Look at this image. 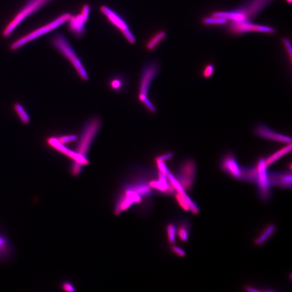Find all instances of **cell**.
I'll use <instances>...</instances> for the list:
<instances>
[{
    "label": "cell",
    "mask_w": 292,
    "mask_h": 292,
    "mask_svg": "<svg viewBox=\"0 0 292 292\" xmlns=\"http://www.w3.org/2000/svg\"><path fill=\"white\" fill-rule=\"evenodd\" d=\"M159 70L157 63H149L144 68L141 77L139 99L152 113H155L156 109L152 102L148 99L147 94L150 84L158 75Z\"/></svg>",
    "instance_id": "cell-4"
},
{
    "label": "cell",
    "mask_w": 292,
    "mask_h": 292,
    "mask_svg": "<svg viewBox=\"0 0 292 292\" xmlns=\"http://www.w3.org/2000/svg\"><path fill=\"white\" fill-rule=\"evenodd\" d=\"M68 22L69 23L68 27H69L71 32L75 36L81 37L84 35L87 22L80 13L76 16H72Z\"/></svg>",
    "instance_id": "cell-15"
},
{
    "label": "cell",
    "mask_w": 292,
    "mask_h": 292,
    "mask_svg": "<svg viewBox=\"0 0 292 292\" xmlns=\"http://www.w3.org/2000/svg\"><path fill=\"white\" fill-rule=\"evenodd\" d=\"M173 252L179 256L184 257L186 255V253L182 249L176 246H173L172 247Z\"/></svg>",
    "instance_id": "cell-34"
},
{
    "label": "cell",
    "mask_w": 292,
    "mask_h": 292,
    "mask_svg": "<svg viewBox=\"0 0 292 292\" xmlns=\"http://www.w3.org/2000/svg\"><path fill=\"white\" fill-rule=\"evenodd\" d=\"M272 0H248L242 6L233 11L216 12L215 16L225 18L230 21H251L264 9Z\"/></svg>",
    "instance_id": "cell-1"
},
{
    "label": "cell",
    "mask_w": 292,
    "mask_h": 292,
    "mask_svg": "<svg viewBox=\"0 0 292 292\" xmlns=\"http://www.w3.org/2000/svg\"><path fill=\"white\" fill-rule=\"evenodd\" d=\"M167 33L164 31H160L151 36L146 43V48L148 51H153L157 48L166 37Z\"/></svg>",
    "instance_id": "cell-17"
},
{
    "label": "cell",
    "mask_w": 292,
    "mask_h": 292,
    "mask_svg": "<svg viewBox=\"0 0 292 292\" xmlns=\"http://www.w3.org/2000/svg\"><path fill=\"white\" fill-rule=\"evenodd\" d=\"M255 133L259 137L276 142L291 144L292 139L286 135L276 132L267 126L260 124L255 128Z\"/></svg>",
    "instance_id": "cell-12"
},
{
    "label": "cell",
    "mask_w": 292,
    "mask_h": 292,
    "mask_svg": "<svg viewBox=\"0 0 292 292\" xmlns=\"http://www.w3.org/2000/svg\"><path fill=\"white\" fill-rule=\"evenodd\" d=\"M286 1L287 3L291 4V2H292V0H286Z\"/></svg>",
    "instance_id": "cell-38"
},
{
    "label": "cell",
    "mask_w": 292,
    "mask_h": 292,
    "mask_svg": "<svg viewBox=\"0 0 292 292\" xmlns=\"http://www.w3.org/2000/svg\"><path fill=\"white\" fill-rule=\"evenodd\" d=\"M48 145L54 149L67 156L68 158L72 159L73 162L79 164L83 166L89 164L90 162L87 158L82 157L78 155L74 150H72L66 147L65 145L58 142L56 136L48 138L47 140Z\"/></svg>",
    "instance_id": "cell-11"
},
{
    "label": "cell",
    "mask_w": 292,
    "mask_h": 292,
    "mask_svg": "<svg viewBox=\"0 0 292 292\" xmlns=\"http://www.w3.org/2000/svg\"><path fill=\"white\" fill-rule=\"evenodd\" d=\"M101 121L99 118L90 120L85 126L75 152L83 157L87 158L91 146L100 128Z\"/></svg>",
    "instance_id": "cell-5"
},
{
    "label": "cell",
    "mask_w": 292,
    "mask_h": 292,
    "mask_svg": "<svg viewBox=\"0 0 292 292\" xmlns=\"http://www.w3.org/2000/svg\"><path fill=\"white\" fill-rule=\"evenodd\" d=\"M52 43L56 50L70 62L81 79L84 81L89 80V74L84 65L67 38L61 34H57L53 38Z\"/></svg>",
    "instance_id": "cell-2"
},
{
    "label": "cell",
    "mask_w": 292,
    "mask_h": 292,
    "mask_svg": "<svg viewBox=\"0 0 292 292\" xmlns=\"http://www.w3.org/2000/svg\"><path fill=\"white\" fill-rule=\"evenodd\" d=\"M56 138L58 142L65 145L76 141L78 139V136L73 134L66 135L57 136Z\"/></svg>",
    "instance_id": "cell-27"
},
{
    "label": "cell",
    "mask_w": 292,
    "mask_h": 292,
    "mask_svg": "<svg viewBox=\"0 0 292 292\" xmlns=\"http://www.w3.org/2000/svg\"><path fill=\"white\" fill-rule=\"evenodd\" d=\"M178 235L180 240L183 242L187 241L189 237L188 227L184 224H182L178 230Z\"/></svg>",
    "instance_id": "cell-25"
},
{
    "label": "cell",
    "mask_w": 292,
    "mask_h": 292,
    "mask_svg": "<svg viewBox=\"0 0 292 292\" xmlns=\"http://www.w3.org/2000/svg\"><path fill=\"white\" fill-rule=\"evenodd\" d=\"M220 166L223 172L234 178L240 179L241 166L238 164L235 155L228 153L221 160Z\"/></svg>",
    "instance_id": "cell-13"
},
{
    "label": "cell",
    "mask_w": 292,
    "mask_h": 292,
    "mask_svg": "<svg viewBox=\"0 0 292 292\" xmlns=\"http://www.w3.org/2000/svg\"><path fill=\"white\" fill-rule=\"evenodd\" d=\"M100 10L107 19L123 34L127 41L131 44L135 43V36L123 17L107 6H101Z\"/></svg>",
    "instance_id": "cell-6"
},
{
    "label": "cell",
    "mask_w": 292,
    "mask_h": 292,
    "mask_svg": "<svg viewBox=\"0 0 292 292\" xmlns=\"http://www.w3.org/2000/svg\"><path fill=\"white\" fill-rule=\"evenodd\" d=\"M246 290L248 292H259V291H258L257 290H256L255 289H253V287H250V286H248L246 287Z\"/></svg>",
    "instance_id": "cell-37"
},
{
    "label": "cell",
    "mask_w": 292,
    "mask_h": 292,
    "mask_svg": "<svg viewBox=\"0 0 292 292\" xmlns=\"http://www.w3.org/2000/svg\"><path fill=\"white\" fill-rule=\"evenodd\" d=\"M50 1L51 0H32L21 10V12L17 15L13 20L5 28L3 32V36L6 37L9 36L24 19L35 13Z\"/></svg>",
    "instance_id": "cell-9"
},
{
    "label": "cell",
    "mask_w": 292,
    "mask_h": 292,
    "mask_svg": "<svg viewBox=\"0 0 292 292\" xmlns=\"http://www.w3.org/2000/svg\"><path fill=\"white\" fill-rule=\"evenodd\" d=\"M13 109L23 125H29L30 124L31 116L21 104L16 102L13 105Z\"/></svg>",
    "instance_id": "cell-21"
},
{
    "label": "cell",
    "mask_w": 292,
    "mask_h": 292,
    "mask_svg": "<svg viewBox=\"0 0 292 292\" xmlns=\"http://www.w3.org/2000/svg\"><path fill=\"white\" fill-rule=\"evenodd\" d=\"M131 189H133L140 196H147L150 192V187L149 184L140 183L136 185L133 188Z\"/></svg>",
    "instance_id": "cell-24"
},
{
    "label": "cell",
    "mask_w": 292,
    "mask_h": 292,
    "mask_svg": "<svg viewBox=\"0 0 292 292\" xmlns=\"http://www.w3.org/2000/svg\"><path fill=\"white\" fill-rule=\"evenodd\" d=\"M168 241L170 243L173 244L176 237V227L172 223L169 224L167 227Z\"/></svg>",
    "instance_id": "cell-28"
},
{
    "label": "cell",
    "mask_w": 292,
    "mask_h": 292,
    "mask_svg": "<svg viewBox=\"0 0 292 292\" xmlns=\"http://www.w3.org/2000/svg\"><path fill=\"white\" fill-rule=\"evenodd\" d=\"M282 45L284 46L285 50L288 55L290 62L292 61V46L289 39L287 37H284L282 40Z\"/></svg>",
    "instance_id": "cell-30"
},
{
    "label": "cell",
    "mask_w": 292,
    "mask_h": 292,
    "mask_svg": "<svg viewBox=\"0 0 292 292\" xmlns=\"http://www.w3.org/2000/svg\"><path fill=\"white\" fill-rule=\"evenodd\" d=\"M91 11V6L89 4H85L81 9L80 14L87 22L89 20Z\"/></svg>",
    "instance_id": "cell-32"
},
{
    "label": "cell",
    "mask_w": 292,
    "mask_h": 292,
    "mask_svg": "<svg viewBox=\"0 0 292 292\" xmlns=\"http://www.w3.org/2000/svg\"><path fill=\"white\" fill-rule=\"evenodd\" d=\"M227 28L228 32L235 36L250 32L272 34L275 33L276 32L274 28L256 24L251 21H230Z\"/></svg>",
    "instance_id": "cell-8"
},
{
    "label": "cell",
    "mask_w": 292,
    "mask_h": 292,
    "mask_svg": "<svg viewBox=\"0 0 292 292\" xmlns=\"http://www.w3.org/2000/svg\"><path fill=\"white\" fill-rule=\"evenodd\" d=\"M121 85V81L118 79H115L111 82V87L113 89H119Z\"/></svg>",
    "instance_id": "cell-35"
},
{
    "label": "cell",
    "mask_w": 292,
    "mask_h": 292,
    "mask_svg": "<svg viewBox=\"0 0 292 292\" xmlns=\"http://www.w3.org/2000/svg\"><path fill=\"white\" fill-rule=\"evenodd\" d=\"M186 194V193H185L183 195H182L177 193L175 194V199H176L179 205L182 208L183 210L188 211L189 207L186 198H185Z\"/></svg>",
    "instance_id": "cell-26"
},
{
    "label": "cell",
    "mask_w": 292,
    "mask_h": 292,
    "mask_svg": "<svg viewBox=\"0 0 292 292\" xmlns=\"http://www.w3.org/2000/svg\"><path fill=\"white\" fill-rule=\"evenodd\" d=\"M83 167H84L83 165L79 164L73 162L70 168V172L72 175L74 177H77L78 175H79L82 172Z\"/></svg>",
    "instance_id": "cell-29"
},
{
    "label": "cell",
    "mask_w": 292,
    "mask_h": 292,
    "mask_svg": "<svg viewBox=\"0 0 292 292\" xmlns=\"http://www.w3.org/2000/svg\"><path fill=\"white\" fill-rule=\"evenodd\" d=\"M12 248L6 237L0 234V260L6 259L11 255Z\"/></svg>",
    "instance_id": "cell-18"
},
{
    "label": "cell",
    "mask_w": 292,
    "mask_h": 292,
    "mask_svg": "<svg viewBox=\"0 0 292 292\" xmlns=\"http://www.w3.org/2000/svg\"><path fill=\"white\" fill-rule=\"evenodd\" d=\"M134 203L132 200L124 193L123 197L120 198V201L115 208V214L119 215L121 212L128 209Z\"/></svg>",
    "instance_id": "cell-22"
},
{
    "label": "cell",
    "mask_w": 292,
    "mask_h": 292,
    "mask_svg": "<svg viewBox=\"0 0 292 292\" xmlns=\"http://www.w3.org/2000/svg\"><path fill=\"white\" fill-rule=\"evenodd\" d=\"M202 22L206 26H222L228 22L226 18L223 17H217L211 15V17H204L202 18Z\"/></svg>",
    "instance_id": "cell-23"
},
{
    "label": "cell",
    "mask_w": 292,
    "mask_h": 292,
    "mask_svg": "<svg viewBox=\"0 0 292 292\" xmlns=\"http://www.w3.org/2000/svg\"><path fill=\"white\" fill-rule=\"evenodd\" d=\"M276 227L274 225H270L265 228L259 237L255 240V244L257 246L262 245L266 242L271 237L274 235Z\"/></svg>",
    "instance_id": "cell-20"
},
{
    "label": "cell",
    "mask_w": 292,
    "mask_h": 292,
    "mask_svg": "<svg viewBox=\"0 0 292 292\" xmlns=\"http://www.w3.org/2000/svg\"><path fill=\"white\" fill-rule=\"evenodd\" d=\"M291 150L292 144L291 143L289 145L285 146L284 148L277 150V152L269 156L266 159H264L266 167L267 168L269 167L270 165L274 163L277 160H279L286 154L290 152Z\"/></svg>",
    "instance_id": "cell-19"
},
{
    "label": "cell",
    "mask_w": 292,
    "mask_h": 292,
    "mask_svg": "<svg viewBox=\"0 0 292 292\" xmlns=\"http://www.w3.org/2000/svg\"><path fill=\"white\" fill-rule=\"evenodd\" d=\"M61 287L62 290L66 292H75V290L74 286L69 282H64L61 284Z\"/></svg>",
    "instance_id": "cell-33"
},
{
    "label": "cell",
    "mask_w": 292,
    "mask_h": 292,
    "mask_svg": "<svg viewBox=\"0 0 292 292\" xmlns=\"http://www.w3.org/2000/svg\"><path fill=\"white\" fill-rule=\"evenodd\" d=\"M257 172L256 183L260 197L263 200H267L271 197V184L268 176L267 167L264 158L259 160L256 166Z\"/></svg>",
    "instance_id": "cell-10"
},
{
    "label": "cell",
    "mask_w": 292,
    "mask_h": 292,
    "mask_svg": "<svg viewBox=\"0 0 292 292\" xmlns=\"http://www.w3.org/2000/svg\"><path fill=\"white\" fill-rule=\"evenodd\" d=\"M197 175V164L193 159L184 160L180 164L176 178L184 191H189L193 186Z\"/></svg>",
    "instance_id": "cell-7"
},
{
    "label": "cell",
    "mask_w": 292,
    "mask_h": 292,
    "mask_svg": "<svg viewBox=\"0 0 292 292\" xmlns=\"http://www.w3.org/2000/svg\"><path fill=\"white\" fill-rule=\"evenodd\" d=\"M72 16V15L69 13H66L61 15L60 17H58L53 21L49 23L46 25L42 26V27L36 29V30L32 32L27 36H24L18 40L12 43L11 46L12 50H18L19 48L21 47L26 43L31 42L35 39L40 37L45 34L50 32L58 27H59L63 24L69 21V19Z\"/></svg>",
    "instance_id": "cell-3"
},
{
    "label": "cell",
    "mask_w": 292,
    "mask_h": 292,
    "mask_svg": "<svg viewBox=\"0 0 292 292\" xmlns=\"http://www.w3.org/2000/svg\"><path fill=\"white\" fill-rule=\"evenodd\" d=\"M150 188L158 190L167 194H172L175 192L171 183H170L166 175L159 172L158 180H153L149 183Z\"/></svg>",
    "instance_id": "cell-16"
},
{
    "label": "cell",
    "mask_w": 292,
    "mask_h": 292,
    "mask_svg": "<svg viewBox=\"0 0 292 292\" xmlns=\"http://www.w3.org/2000/svg\"><path fill=\"white\" fill-rule=\"evenodd\" d=\"M214 72V66L212 64H208L204 67L202 75L204 77L209 78L213 74Z\"/></svg>",
    "instance_id": "cell-31"
},
{
    "label": "cell",
    "mask_w": 292,
    "mask_h": 292,
    "mask_svg": "<svg viewBox=\"0 0 292 292\" xmlns=\"http://www.w3.org/2000/svg\"><path fill=\"white\" fill-rule=\"evenodd\" d=\"M271 185L284 188H291L292 184L291 172H268Z\"/></svg>",
    "instance_id": "cell-14"
},
{
    "label": "cell",
    "mask_w": 292,
    "mask_h": 292,
    "mask_svg": "<svg viewBox=\"0 0 292 292\" xmlns=\"http://www.w3.org/2000/svg\"><path fill=\"white\" fill-rule=\"evenodd\" d=\"M173 153H168L166 154H164L163 155L160 156L157 159L158 160L164 161L165 162V160L172 158L173 157Z\"/></svg>",
    "instance_id": "cell-36"
}]
</instances>
